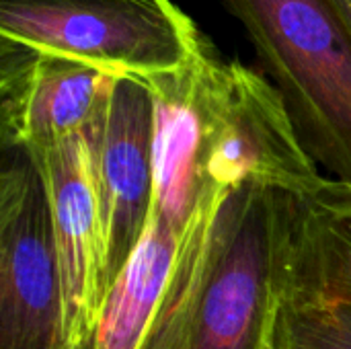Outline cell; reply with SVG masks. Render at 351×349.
Wrapping results in <instances>:
<instances>
[{
    "mask_svg": "<svg viewBox=\"0 0 351 349\" xmlns=\"http://www.w3.org/2000/svg\"><path fill=\"white\" fill-rule=\"evenodd\" d=\"M105 241L109 290L134 255L154 193V103L140 78L115 76L109 95L82 132Z\"/></svg>",
    "mask_w": 351,
    "mask_h": 349,
    "instance_id": "8992f818",
    "label": "cell"
},
{
    "mask_svg": "<svg viewBox=\"0 0 351 349\" xmlns=\"http://www.w3.org/2000/svg\"><path fill=\"white\" fill-rule=\"evenodd\" d=\"M269 349H351V304L284 296Z\"/></svg>",
    "mask_w": 351,
    "mask_h": 349,
    "instance_id": "7c38bea8",
    "label": "cell"
},
{
    "mask_svg": "<svg viewBox=\"0 0 351 349\" xmlns=\"http://www.w3.org/2000/svg\"><path fill=\"white\" fill-rule=\"evenodd\" d=\"M286 296L351 304V185L294 197Z\"/></svg>",
    "mask_w": 351,
    "mask_h": 349,
    "instance_id": "30bf717a",
    "label": "cell"
},
{
    "mask_svg": "<svg viewBox=\"0 0 351 349\" xmlns=\"http://www.w3.org/2000/svg\"><path fill=\"white\" fill-rule=\"evenodd\" d=\"M0 33L6 43L144 80L183 66L199 29L173 0H0Z\"/></svg>",
    "mask_w": 351,
    "mask_h": 349,
    "instance_id": "277c9868",
    "label": "cell"
},
{
    "mask_svg": "<svg viewBox=\"0 0 351 349\" xmlns=\"http://www.w3.org/2000/svg\"><path fill=\"white\" fill-rule=\"evenodd\" d=\"M0 349H66L49 204L23 150L0 175Z\"/></svg>",
    "mask_w": 351,
    "mask_h": 349,
    "instance_id": "5b68a950",
    "label": "cell"
},
{
    "mask_svg": "<svg viewBox=\"0 0 351 349\" xmlns=\"http://www.w3.org/2000/svg\"><path fill=\"white\" fill-rule=\"evenodd\" d=\"M292 204L263 187L226 197L187 349H269L286 296Z\"/></svg>",
    "mask_w": 351,
    "mask_h": 349,
    "instance_id": "3957f363",
    "label": "cell"
},
{
    "mask_svg": "<svg viewBox=\"0 0 351 349\" xmlns=\"http://www.w3.org/2000/svg\"><path fill=\"white\" fill-rule=\"evenodd\" d=\"M329 4L333 6V10L337 12V16L341 19V23L351 35V0H329Z\"/></svg>",
    "mask_w": 351,
    "mask_h": 349,
    "instance_id": "4fadbf2b",
    "label": "cell"
},
{
    "mask_svg": "<svg viewBox=\"0 0 351 349\" xmlns=\"http://www.w3.org/2000/svg\"><path fill=\"white\" fill-rule=\"evenodd\" d=\"M113 80L99 68L2 41L4 152H35L80 136L99 115Z\"/></svg>",
    "mask_w": 351,
    "mask_h": 349,
    "instance_id": "ba28073f",
    "label": "cell"
},
{
    "mask_svg": "<svg viewBox=\"0 0 351 349\" xmlns=\"http://www.w3.org/2000/svg\"><path fill=\"white\" fill-rule=\"evenodd\" d=\"M177 249V230L150 212L134 255L107 294L86 349H142L171 280Z\"/></svg>",
    "mask_w": 351,
    "mask_h": 349,
    "instance_id": "8fae6325",
    "label": "cell"
},
{
    "mask_svg": "<svg viewBox=\"0 0 351 349\" xmlns=\"http://www.w3.org/2000/svg\"><path fill=\"white\" fill-rule=\"evenodd\" d=\"M197 33L183 66L144 78L154 103V193L150 212L177 234L185 230L204 193V111L197 72Z\"/></svg>",
    "mask_w": 351,
    "mask_h": 349,
    "instance_id": "9c48e42d",
    "label": "cell"
},
{
    "mask_svg": "<svg viewBox=\"0 0 351 349\" xmlns=\"http://www.w3.org/2000/svg\"><path fill=\"white\" fill-rule=\"evenodd\" d=\"M35 163L51 216L62 286L66 349H86L105 306L107 261L84 134L27 152Z\"/></svg>",
    "mask_w": 351,
    "mask_h": 349,
    "instance_id": "52a82bcc",
    "label": "cell"
},
{
    "mask_svg": "<svg viewBox=\"0 0 351 349\" xmlns=\"http://www.w3.org/2000/svg\"><path fill=\"white\" fill-rule=\"evenodd\" d=\"M204 111V179L208 187H263L308 197L327 175L304 150L290 111L265 74L224 60L202 35L197 45Z\"/></svg>",
    "mask_w": 351,
    "mask_h": 349,
    "instance_id": "7a4b0ae2",
    "label": "cell"
},
{
    "mask_svg": "<svg viewBox=\"0 0 351 349\" xmlns=\"http://www.w3.org/2000/svg\"><path fill=\"white\" fill-rule=\"evenodd\" d=\"M327 177L351 185V35L329 0H224Z\"/></svg>",
    "mask_w": 351,
    "mask_h": 349,
    "instance_id": "6da1fadb",
    "label": "cell"
}]
</instances>
